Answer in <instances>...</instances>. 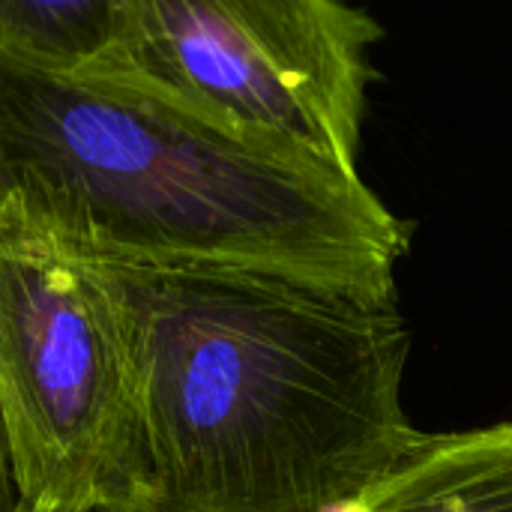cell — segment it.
Here are the masks:
<instances>
[{
    "mask_svg": "<svg viewBox=\"0 0 512 512\" xmlns=\"http://www.w3.org/2000/svg\"><path fill=\"white\" fill-rule=\"evenodd\" d=\"M78 258L132 354L141 512H345L420 444L396 303L243 267Z\"/></svg>",
    "mask_w": 512,
    "mask_h": 512,
    "instance_id": "cell-1",
    "label": "cell"
},
{
    "mask_svg": "<svg viewBox=\"0 0 512 512\" xmlns=\"http://www.w3.org/2000/svg\"><path fill=\"white\" fill-rule=\"evenodd\" d=\"M0 231L117 261L276 273L396 303L414 228L354 174L288 159L159 99L0 63Z\"/></svg>",
    "mask_w": 512,
    "mask_h": 512,
    "instance_id": "cell-2",
    "label": "cell"
},
{
    "mask_svg": "<svg viewBox=\"0 0 512 512\" xmlns=\"http://www.w3.org/2000/svg\"><path fill=\"white\" fill-rule=\"evenodd\" d=\"M378 39L369 12L336 0H120L111 45L78 78L357 177Z\"/></svg>",
    "mask_w": 512,
    "mask_h": 512,
    "instance_id": "cell-3",
    "label": "cell"
},
{
    "mask_svg": "<svg viewBox=\"0 0 512 512\" xmlns=\"http://www.w3.org/2000/svg\"><path fill=\"white\" fill-rule=\"evenodd\" d=\"M0 405L21 512H141L129 342L90 264L0 231Z\"/></svg>",
    "mask_w": 512,
    "mask_h": 512,
    "instance_id": "cell-4",
    "label": "cell"
},
{
    "mask_svg": "<svg viewBox=\"0 0 512 512\" xmlns=\"http://www.w3.org/2000/svg\"><path fill=\"white\" fill-rule=\"evenodd\" d=\"M345 512H512V423L423 435Z\"/></svg>",
    "mask_w": 512,
    "mask_h": 512,
    "instance_id": "cell-5",
    "label": "cell"
},
{
    "mask_svg": "<svg viewBox=\"0 0 512 512\" xmlns=\"http://www.w3.org/2000/svg\"><path fill=\"white\" fill-rule=\"evenodd\" d=\"M120 0H0V63L84 75L111 45Z\"/></svg>",
    "mask_w": 512,
    "mask_h": 512,
    "instance_id": "cell-6",
    "label": "cell"
},
{
    "mask_svg": "<svg viewBox=\"0 0 512 512\" xmlns=\"http://www.w3.org/2000/svg\"><path fill=\"white\" fill-rule=\"evenodd\" d=\"M0 512H21V495H18L15 468H12V447H9V432L3 420V405H0Z\"/></svg>",
    "mask_w": 512,
    "mask_h": 512,
    "instance_id": "cell-7",
    "label": "cell"
}]
</instances>
